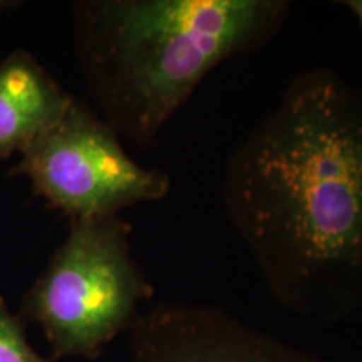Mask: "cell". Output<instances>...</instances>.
<instances>
[{"instance_id": "cell-7", "label": "cell", "mask_w": 362, "mask_h": 362, "mask_svg": "<svg viewBox=\"0 0 362 362\" xmlns=\"http://www.w3.org/2000/svg\"><path fill=\"white\" fill-rule=\"evenodd\" d=\"M0 362H57L40 356L25 336V322L0 296Z\"/></svg>"}, {"instance_id": "cell-9", "label": "cell", "mask_w": 362, "mask_h": 362, "mask_svg": "<svg viewBox=\"0 0 362 362\" xmlns=\"http://www.w3.org/2000/svg\"><path fill=\"white\" fill-rule=\"evenodd\" d=\"M19 6H22V2H17V0H0V17L6 16L7 12L13 11Z\"/></svg>"}, {"instance_id": "cell-5", "label": "cell", "mask_w": 362, "mask_h": 362, "mask_svg": "<svg viewBox=\"0 0 362 362\" xmlns=\"http://www.w3.org/2000/svg\"><path fill=\"white\" fill-rule=\"evenodd\" d=\"M129 354L131 362H337L198 302H158L139 314Z\"/></svg>"}, {"instance_id": "cell-4", "label": "cell", "mask_w": 362, "mask_h": 362, "mask_svg": "<svg viewBox=\"0 0 362 362\" xmlns=\"http://www.w3.org/2000/svg\"><path fill=\"white\" fill-rule=\"evenodd\" d=\"M7 175L25 178L34 197L69 221L117 216L171 192L170 175L136 163L121 136L78 96Z\"/></svg>"}, {"instance_id": "cell-2", "label": "cell", "mask_w": 362, "mask_h": 362, "mask_svg": "<svg viewBox=\"0 0 362 362\" xmlns=\"http://www.w3.org/2000/svg\"><path fill=\"white\" fill-rule=\"evenodd\" d=\"M288 0H76L71 27L90 106L126 141L156 146L216 67L282 34Z\"/></svg>"}, {"instance_id": "cell-3", "label": "cell", "mask_w": 362, "mask_h": 362, "mask_svg": "<svg viewBox=\"0 0 362 362\" xmlns=\"http://www.w3.org/2000/svg\"><path fill=\"white\" fill-rule=\"evenodd\" d=\"M131 233L119 215L69 221L66 238L25 291L21 319L40 325L54 361L99 359L155 297L131 253Z\"/></svg>"}, {"instance_id": "cell-6", "label": "cell", "mask_w": 362, "mask_h": 362, "mask_svg": "<svg viewBox=\"0 0 362 362\" xmlns=\"http://www.w3.org/2000/svg\"><path fill=\"white\" fill-rule=\"evenodd\" d=\"M74 98L25 49L0 61V161L22 155L57 124Z\"/></svg>"}, {"instance_id": "cell-8", "label": "cell", "mask_w": 362, "mask_h": 362, "mask_svg": "<svg viewBox=\"0 0 362 362\" xmlns=\"http://www.w3.org/2000/svg\"><path fill=\"white\" fill-rule=\"evenodd\" d=\"M341 6L346 7L354 16L356 22L359 24L362 30V0H344V2H341Z\"/></svg>"}, {"instance_id": "cell-1", "label": "cell", "mask_w": 362, "mask_h": 362, "mask_svg": "<svg viewBox=\"0 0 362 362\" xmlns=\"http://www.w3.org/2000/svg\"><path fill=\"white\" fill-rule=\"evenodd\" d=\"M228 223L285 310L337 322L362 309V86L297 72L230 151Z\"/></svg>"}]
</instances>
